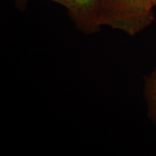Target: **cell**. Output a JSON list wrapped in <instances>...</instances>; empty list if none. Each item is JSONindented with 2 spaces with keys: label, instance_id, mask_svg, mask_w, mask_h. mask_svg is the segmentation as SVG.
<instances>
[{
  "label": "cell",
  "instance_id": "1",
  "mask_svg": "<svg viewBox=\"0 0 156 156\" xmlns=\"http://www.w3.org/2000/svg\"><path fill=\"white\" fill-rule=\"evenodd\" d=\"M155 7L153 0H102L98 21L101 27L134 36L155 20Z\"/></svg>",
  "mask_w": 156,
  "mask_h": 156
},
{
  "label": "cell",
  "instance_id": "2",
  "mask_svg": "<svg viewBox=\"0 0 156 156\" xmlns=\"http://www.w3.org/2000/svg\"><path fill=\"white\" fill-rule=\"evenodd\" d=\"M19 11L26 10L32 0H12ZM62 6L78 31L86 36L99 33L98 15L102 0H48Z\"/></svg>",
  "mask_w": 156,
  "mask_h": 156
},
{
  "label": "cell",
  "instance_id": "3",
  "mask_svg": "<svg viewBox=\"0 0 156 156\" xmlns=\"http://www.w3.org/2000/svg\"><path fill=\"white\" fill-rule=\"evenodd\" d=\"M143 95L148 118L156 126V65L144 77Z\"/></svg>",
  "mask_w": 156,
  "mask_h": 156
},
{
  "label": "cell",
  "instance_id": "4",
  "mask_svg": "<svg viewBox=\"0 0 156 156\" xmlns=\"http://www.w3.org/2000/svg\"><path fill=\"white\" fill-rule=\"evenodd\" d=\"M153 1L154 5H155V7H156V0H153Z\"/></svg>",
  "mask_w": 156,
  "mask_h": 156
}]
</instances>
